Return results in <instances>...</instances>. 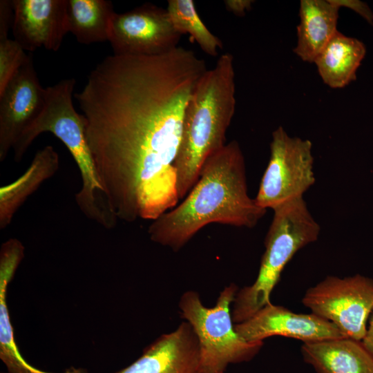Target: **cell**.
Here are the masks:
<instances>
[{
    "label": "cell",
    "instance_id": "6da1fadb",
    "mask_svg": "<svg viewBox=\"0 0 373 373\" xmlns=\"http://www.w3.org/2000/svg\"><path fill=\"white\" fill-rule=\"evenodd\" d=\"M205 61L177 47L110 55L75 94L108 203L127 222L154 220L180 199L175 166L184 112Z\"/></svg>",
    "mask_w": 373,
    "mask_h": 373
},
{
    "label": "cell",
    "instance_id": "7a4b0ae2",
    "mask_svg": "<svg viewBox=\"0 0 373 373\" xmlns=\"http://www.w3.org/2000/svg\"><path fill=\"white\" fill-rule=\"evenodd\" d=\"M266 213L249 195L244 155L233 140L206 160L184 200L153 220L148 233L177 251L209 224L253 228Z\"/></svg>",
    "mask_w": 373,
    "mask_h": 373
},
{
    "label": "cell",
    "instance_id": "3957f363",
    "mask_svg": "<svg viewBox=\"0 0 373 373\" xmlns=\"http://www.w3.org/2000/svg\"><path fill=\"white\" fill-rule=\"evenodd\" d=\"M236 104L233 57L225 52L200 78L185 109L175 162L180 200L195 184L206 160L226 144Z\"/></svg>",
    "mask_w": 373,
    "mask_h": 373
},
{
    "label": "cell",
    "instance_id": "277c9868",
    "mask_svg": "<svg viewBox=\"0 0 373 373\" xmlns=\"http://www.w3.org/2000/svg\"><path fill=\"white\" fill-rule=\"evenodd\" d=\"M76 81L64 79L46 88V105L40 115L23 131L15 144L14 159L21 162L27 149L41 133L49 132L66 146L80 172L82 184L75 198L81 211L106 229L118 220L111 210L101 184L86 135V121L73 104Z\"/></svg>",
    "mask_w": 373,
    "mask_h": 373
},
{
    "label": "cell",
    "instance_id": "5b68a950",
    "mask_svg": "<svg viewBox=\"0 0 373 373\" xmlns=\"http://www.w3.org/2000/svg\"><path fill=\"white\" fill-rule=\"evenodd\" d=\"M273 211L257 278L251 285L238 291L232 303L234 324L247 321L271 303L270 295L287 264L300 249L318 238L321 227L303 198L283 204Z\"/></svg>",
    "mask_w": 373,
    "mask_h": 373
},
{
    "label": "cell",
    "instance_id": "8992f818",
    "mask_svg": "<svg viewBox=\"0 0 373 373\" xmlns=\"http://www.w3.org/2000/svg\"><path fill=\"white\" fill-rule=\"evenodd\" d=\"M238 291L233 283L225 287L213 307H205L195 291L180 297L181 316L198 339L200 373H224L229 364L251 360L263 345V341H244L235 330L231 305Z\"/></svg>",
    "mask_w": 373,
    "mask_h": 373
},
{
    "label": "cell",
    "instance_id": "52a82bcc",
    "mask_svg": "<svg viewBox=\"0 0 373 373\" xmlns=\"http://www.w3.org/2000/svg\"><path fill=\"white\" fill-rule=\"evenodd\" d=\"M315 182L311 141L291 137L278 126L272 132L269 162L254 198L256 204L273 210L303 198Z\"/></svg>",
    "mask_w": 373,
    "mask_h": 373
},
{
    "label": "cell",
    "instance_id": "ba28073f",
    "mask_svg": "<svg viewBox=\"0 0 373 373\" xmlns=\"http://www.w3.org/2000/svg\"><path fill=\"white\" fill-rule=\"evenodd\" d=\"M302 303L345 337L361 341L373 310V279L361 274L343 278L328 276L307 290Z\"/></svg>",
    "mask_w": 373,
    "mask_h": 373
},
{
    "label": "cell",
    "instance_id": "9c48e42d",
    "mask_svg": "<svg viewBox=\"0 0 373 373\" xmlns=\"http://www.w3.org/2000/svg\"><path fill=\"white\" fill-rule=\"evenodd\" d=\"M181 37L166 9L147 3L115 12L108 41L114 55L155 56L178 47Z\"/></svg>",
    "mask_w": 373,
    "mask_h": 373
},
{
    "label": "cell",
    "instance_id": "30bf717a",
    "mask_svg": "<svg viewBox=\"0 0 373 373\" xmlns=\"http://www.w3.org/2000/svg\"><path fill=\"white\" fill-rule=\"evenodd\" d=\"M47 89L39 81L31 54L0 93V161H4L23 131L40 115Z\"/></svg>",
    "mask_w": 373,
    "mask_h": 373
},
{
    "label": "cell",
    "instance_id": "8fae6325",
    "mask_svg": "<svg viewBox=\"0 0 373 373\" xmlns=\"http://www.w3.org/2000/svg\"><path fill=\"white\" fill-rule=\"evenodd\" d=\"M238 335L247 342H259L281 336L313 343L347 338L332 323L313 314L294 313L269 303L247 321L234 324Z\"/></svg>",
    "mask_w": 373,
    "mask_h": 373
},
{
    "label": "cell",
    "instance_id": "7c38bea8",
    "mask_svg": "<svg viewBox=\"0 0 373 373\" xmlns=\"http://www.w3.org/2000/svg\"><path fill=\"white\" fill-rule=\"evenodd\" d=\"M14 39L24 50L57 51L67 32V0H13Z\"/></svg>",
    "mask_w": 373,
    "mask_h": 373
},
{
    "label": "cell",
    "instance_id": "4fadbf2b",
    "mask_svg": "<svg viewBox=\"0 0 373 373\" xmlns=\"http://www.w3.org/2000/svg\"><path fill=\"white\" fill-rule=\"evenodd\" d=\"M115 373H200V347L191 325L183 321L157 338L142 356Z\"/></svg>",
    "mask_w": 373,
    "mask_h": 373
},
{
    "label": "cell",
    "instance_id": "5bb4252c",
    "mask_svg": "<svg viewBox=\"0 0 373 373\" xmlns=\"http://www.w3.org/2000/svg\"><path fill=\"white\" fill-rule=\"evenodd\" d=\"M301 354L317 373H373V356L349 338L303 343Z\"/></svg>",
    "mask_w": 373,
    "mask_h": 373
},
{
    "label": "cell",
    "instance_id": "9a60e30c",
    "mask_svg": "<svg viewBox=\"0 0 373 373\" xmlns=\"http://www.w3.org/2000/svg\"><path fill=\"white\" fill-rule=\"evenodd\" d=\"M340 6L336 0H301L294 53L314 63L337 30Z\"/></svg>",
    "mask_w": 373,
    "mask_h": 373
},
{
    "label": "cell",
    "instance_id": "2e32d148",
    "mask_svg": "<svg viewBox=\"0 0 373 373\" xmlns=\"http://www.w3.org/2000/svg\"><path fill=\"white\" fill-rule=\"evenodd\" d=\"M59 166V155L52 146H46L35 155L26 171L12 183L0 188V229L11 222L14 215L27 198Z\"/></svg>",
    "mask_w": 373,
    "mask_h": 373
},
{
    "label": "cell",
    "instance_id": "e0dca14e",
    "mask_svg": "<svg viewBox=\"0 0 373 373\" xmlns=\"http://www.w3.org/2000/svg\"><path fill=\"white\" fill-rule=\"evenodd\" d=\"M365 54L366 47L361 41L337 31L314 63L326 85L342 88L356 80Z\"/></svg>",
    "mask_w": 373,
    "mask_h": 373
},
{
    "label": "cell",
    "instance_id": "ac0fdd59",
    "mask_svg": "<svg viewBox=\"0 0 373 373\" xmlns=\"http://www.w3.org/2000/svg\"><path fill=\"white\" fill-rule=\"evenodd\" d=\"M67 26L78 42L90 44L109 41L113 3L106 0H67Z\"/></svg>",
    "mask_w": 373,
    "mask_h": 373
},
{
    "label": "cell",
    "instance_id": "d6986e66",
    "mask_svg": "<svg viewBox=\"0 0 373 373\" xmlns=\"http://www.w3.org/2000/svg\"><path fill=\"white\" fill-rule=\"evenodd\" d=\"M21 261L20 256L14 251H6L0 256V358L8 373H55L37 369L29 364L15 343L6 297L8 285Z\"/></svg>",
    "mask_w": 373,
    "mask_h": 373
},
{
    "label": "cell",
    "instance_id": "ffe728a7",
    "mask_svg": "<svg viewBox=\"0 0 373 373\" xmlns=\"http://www.w3.org/2000/svg\"><path fill=\"white\" fill-rule=\"evenodd\" d=\"M175 29L182 35L188 33L207 55H218L222 41L214 35L200 17L193 0H169L166 8Z\"/></svg>",
    "mask_w": 373,
    "mask_h": 373
},
{
    "label": "cell",
    "instance_id": "44dd1931",
    "mask_svg": "<svg viewBox=\"0 0 373 373\" xmlns=\"http://www.w3.org/2000/svg\"><path fill=\"white\" fill-rule=\"evenodd\" d=\"M28 55L15 39H0V93L26 61Z\"/></svg>",
    "mask_w": 373,
    "mask_h": 373
},
{
    "label": "cell",
    "instance_id": "7402d4cb",
    "mask_svg": "<svg viewBox=\"0 0 373 373\" xmlns=\"http://www.w3.org/2000/svg\"><path fill=\"white\" fill-rule=\"evenodd\" d=\"M12 1H0V39L8 37V32L13 23Z\"/></svg>",
    "mask_w": 373,
    "mask_h": 373
},
{
    "label": "cell",
    "instance_id": "603a6c76",
    "mask_svg": "<svg viewBox=\"0 0 373 373\" xmlns=\"http://www.w3.org/2000/svg\"><path fill=\"white\" fill-rule=\"evenodd\" d=\"M336 1L340 7L343 6L352 9L373 26V14L366 3L360 1L336 0Z\"/></svg>",
    "mask_w": 373,
    "mask_h": 373
},
{
    "label": "cell",
    "instance_id": "cb8c5ba5",
    "mask_svg": "<svg viewBox=\"0 0 373 373\" xmlns=\"http://www.w3.org/2000/svg\"><path fill=\"white\" fill-rule=\"evenodd\" d=\"M252 2L249 0H226L224 1L227 10L239 16L243 15L246 10L251 8Z\"/></svg>",
    "mask_w": 373,
    "mask_h": 373
},
{
    "label": "cell",
    "instance_id": "d4e9b609",
    "mask_svg": "<svg viewBox=\"0 0 373 373\" xmlns=\"http://www.w3.org/2000/svg\"><path fill=\"white\" fill-rule=\"evenodd\" d=\"M361 343L365 349L373 356V310L371 313L369 325Z\"/></svg>",
    "mask_w": 373,
    "mask_h": 373
}]
</instances>
